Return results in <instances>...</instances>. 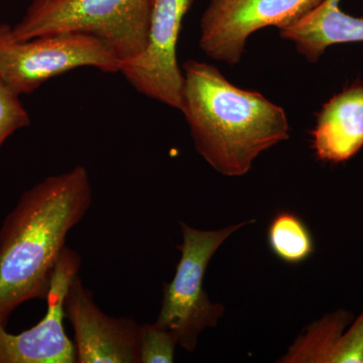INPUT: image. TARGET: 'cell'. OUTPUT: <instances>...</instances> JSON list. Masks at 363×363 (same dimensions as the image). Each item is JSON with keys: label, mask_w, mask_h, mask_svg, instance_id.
Instances as JSON below:
<instances>
[{"label": "cell", "mask_w": 363, "mask_h": 363, "mask_svg": "<svg viewBox=\"0 0 363 363\" xmlns=\"http://www.w3.org/2000/svg\"><path fill=\"white\" fill-rule=\"evenodd\" d=\"M312 147L322 162L350 161L363 147V84L355 83L324 104L311 133Z\"/></svg>", "instance_id": "10"}, {"label": "cell", "mask_w": 363, "mask_h": 363, "mask_svg": "<svg viewBox=\"0 0 363 363\" xmlns=\"http://www.w3.org/2000/svg\"><path fill=\"white\" fill-rule=\"evenodd\" d=\"M267 243L272 253L288 264H300L315 252L314 240L304 221L292 212H281L267 229Z\"/></svg>", "instance_id": "13"}, {"label": "cell", "mask_w": 363, "mask_h": 363, "mask_svg": "<svg viewBox=\"0 0 363 363\" xmlns=\"http://www.w3.org/2000/svg\"><path fill=\"white\" fill-rule=\"evenodd\" d=\"M82 67L117 73L123 62L108 45L91 35L61 33L18 40L11 35V26L0 25V76L18 96Z\"/></svg>", "instance_id": "5"}, {"label": "cell", "mask_w": 363, "mask_h": 363, "mask_svg": "<svg viewBox=\"0 0 363 363\" xmlns=\"http://www.w3.org/2000/svg\"><path fill=\"white\" fill-rule=\"evenodd\" d=\"M195 0H154L149 42L121 73L138 92L181 111L183 72L177 59L182 23Z\"/></svg>", "instance_id": "7"}, {"label": "cell", "mask_w": 363, "mask_h": 363, "mask_svg": "<svg viewBox=\"0 0 363 363\" xmlns=\"http://www.w3.org/2000/svg\"><path fill=\"white\" fill-rule=\"evenodd\" d=\"M92 202L87 169L48 177L21 196L0 228V325L33 298L45 300L67 236Z\"/></svg>", "instance_id": "1"}, {"label": "cell", "mask_w": 363, "mask_h": 363, "mask_svg": "<svg viewBox=\"0 0 363 363\" xmlns=\"http://www.w3.org/2000/svg\"><path fill=\"white\" fill-rule=\"evenodd\" d=\"M30 119L20 96L16 94L0 76V147L16 130L30 125Z\"/></svg>", "instance_id": "15"}, {"label": "cell", "mask_w": 363, "mask_h": 363, "mask_svg": "<svg viewBox=\"0 0 363 363\" xmlns=\"http://www.w3.org/2000/svg\"><path fill=\"white\" fill-rule=\"evenodd\" d=\"M323 0H210L200 21L199 47L215 61L238 65L253 33L292 25Z\"/></svg>", "instance_id": "6"}, {"label": "cell", "mask_w": 363, "mask_h": 363, "mask_svg": "<svg viewBox=\"0 0 363 363\" xmlns=\"http://www.w3.org/2000/svg\"><path fill=\"white\" fill-rule=\"evenodd\" d=\"M152 4L154 0H33L11 26V35L18 40L61 33L91 35L116 52L123 69L147 48Z\"/></svg>", "instance_id": "3"}, {"label": "cell", "mask_w": 363, "mask_h": 363, "mask_svg": "<svg viewBox=\"0 0 363 363\" xmlns=\"http://www.w3.org/2000/svg\"><path fill=\"white\" fill-rule=\"evenodd\" d=\"M279 362L363 363V311L337 310L310 325Z\"/></svg>", "instance_id": "11"}, {"label": "cell", "mask_w": 363, "mask_h": 363, "mask_svg": "<svg viewBox=\"0 0 363 363\" xmlns=\"http://www.w3.org/2000/svg\"><path fill=\"white\" fill-rule=\"evenodd\" d=\"M243 221L218 229L200 230L180 222L183 242L175 276L164 286L161 311L155 322L175 335L178 345L193 352L205 329L214 328L225 313L223 306L210 300L203 288L210 260L224 241L252 223Z\"/></svg>", "instance_id": "4"}, {"label": "cell", "mask_w": 363, "mask_h": 363, "mask_svg": "<svg viewBox=\"0 0 363 363\" xmlns=\"http://www.w3.org/2000/svg\"><path fill=\"white\" fill-rule=\"evenodd\" d=\"M64 308L74 329L77 362L140 363V325L105 314L79 274L69 286Z\"/></svg>", "instance_id": "9"}, {"label": "cell", "mask_w": 363, "mask_h": 363, "mask_svg": "<svg viewBox=\"0 0 363 363\" xmlns=\"http://www.w3.org/2000/svg\"><path fill=\"white\" fill-rule=\"evenodd\" d=\"M81 255L66 247L57 262L50 284L45 317L20 334L0 325V363H75V343L64 328L65 298L69 286L80 272Z\"/></svg>", "instance_id": "8"}, {"label": "cell", "mask_w": 363, "mask_h": 363, "mask_svg": "<svg viewBox=\"0 0 363 363\" xmlns=\"http://www.w3.org/2000/svg\"><path fill=\"white\" fill-rule=\"evenodd\" d=\"M339 2L323 0L311 13L279 28V35L310 63H317L330 45L363 43V18L343 13Z\"/></svg>", "instance_id": "12"}, {"label": "cell", "mask_w": 363, "mask_h": 363, "mask_svg": "<svg viewBox=\"0 0 363 363\" xmlns=\"http://www.w3.org/2000/svg\"><path fill=\"white\" fill-rule=\"evenodd\" d=\"M181 112L195 149L221 175L241 177L262 152L290 138L285 111L255 91L229 82L216 67L183 64Z\"/></svg>", "instance_id": "2"}, {"label": "cell", "mask_w": 363, "mask_h": 363, "mask_svg": "<svg viewBox=\"0 0 363 363\" xmlns=\"http://www.w3.org/2000/svg\"><path fill=\"white\" fill-rule=\"evenodd\" d=\"M178 341L156 323L140 325V363H172Z\"/></svg>", "instance_id": "14"}]
</instances>
